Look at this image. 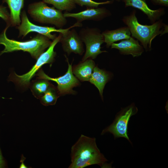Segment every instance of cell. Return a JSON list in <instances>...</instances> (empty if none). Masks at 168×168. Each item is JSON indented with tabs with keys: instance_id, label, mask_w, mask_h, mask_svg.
Returning <instances> with one entry per match:
<instances>
[{
	"instance_id": "cell-10",
	"label": "cell",
	"mask_w": 168,
	"mask_h": 168,
	"mask_svg": "<svg viewBox=\"0 0 168 168\" xmlns=\"http://www.w3.org/2000/svg\"><path fill=\"white\" fill-rule=\"evenodd\" d=\"M59 42L62 44L64 51L68 55L74 53L81 55L84 52L83 42L74 29H70L62 34Z\"/></svg>"
},
{
	"instance_id": "cell-6",
	"label": "cell",
	"mask_w": 168,
	"mask_h": 168,
	"mask_svg": "<svg viewBox=\"0 0 168 168\" xmlns=\"http://www.w3.org/2000/svg\"><path fill=\"white\" fill-rule=\"evenodd\" d=\"M78 34L86 47V52L82 61L89 58L95 59L100 54L107 52L100 50L101 45L104 42V39L98 29L88 27L84 28L80 30Z\"/></svg>"
},
{
	"instance_id": "cell-20",
	"label": "cell",
	"mask_w": 168,
	"mask_h": 168,
	"mask_svg": "<svg viewBox=\"0 0 168 168\" xmlns=\"http://www.w3.org/2000/svg\"><path fill=\"white\" fill-rule=\"evenodd\" d=\"M43 2L52 4L57 9L61 11H70L76 8L73 0H43Z\"/></svg>"
},
{
	"instance_id": "cell-9",
	"label": "cell",
	"mask_w": 168,
	"mask_h": 168,
	"mask_svg": "<svg viewBox=\"0 0 168 168\" xmlns=\"http://www.w3.org/2000/svg\"><path fill=\"white\" fill-rule=\"evenodd\" d=\"M21 20V24L17 27L19 31V36H23L24 37L30 32H35L44 35L52 40H54L57 36L55 34H52L51 33L52 32H56L63 34L73 27L82 26V23L77 22L70 27L65 29H56L54 27L37 26L30 21L25 11L22 12Z\"/></svg>"
},
{
	"instance_id": "cell-12",
	"label": "cell",
	"mask_w": 168,
	"mask_h": 168,
	"mask_svg": "<svg viewBox=\"0 0 168 168\" xmlns=\"http://www.w3.org/2000/svg\"><path fill=\"white\" fill-rule=\"evenodd\" d=\"M111 46V48L118 49L123 54H131L133 57L141 55L144 51L143 47L138 41L131 37L119 43H113Z\"/></svg>"
},
{
	"instance_id": "cell-22",
	"label": "cell",
	"mask_w": 168,
	"mask_h": 168,
	"mask_svg": "<svg viewBox=\"0 0 168 168\" xmlns=\"http://www.w3.org/2000/svg\"><path fill=\"white\" fill-rule=\"evenodd\" d=\"M0 17L10 24V14H9L6 7L0 6Z\"/></svg>"
},
{
	"instance_id": "cell-21",
	"label": "cell",
	"mask_w": 168,
	"mask_h": 168,
	"mask_svg": "<svg viewBox=\"0 0 168 168\" xmlns=\"http://www.w3.org/2000/svg\"><path fill=\"white\" fill-rule=\"evenodd\" d=\"M75 4H77L82 7L83 6L87 7V8H97L100 5L108 4L110 1H107L103 2H96L92 0H73Z\"/></svg>"
},
{
	"instance_id": "cell-2",
	"label": "cell",
	"mask_w": 168,
	"mask_h": 168,
	"mask_svg": "<svg viewBox=\"0 0 168 168\" xmlns=\"http://www.w3.org/2000/svg\"><path fill=\"white\" fill-rule=\"evenodd\" d=\"M10 26H8L0 34V44L5 47L4 50L1 52L0 55L4 53L22 50L28 52L33 58L37 60L52 42L48 37L40 34L31 40L25 41L10 39L6 35L7 30Z\"/></svg>"
},
{
	"instance_id": "cell-4",
	"label": "cell",
	"mask_w": 168,
	"mask_h": 168,
	"mask_svg": "<svg viewBox=\"0 0 168 168\" xmlns=\"http://www.w3.org/2000/svg\"><path fill=\"white\" fill-rule=\"evenodd\" d=\"M28 12L34 20L39 22L54 25L62 28L67 21L61 11L54 7H48L45 3L39 2L29 5Z\"/></svg>"
},
{
	"instance_id": "cell-1",
	"label": "cell",
	"mask_w": 168,
	"mask_h": 168,
	"mask_svg": "<svg viewBox=\"0 0 168 168\" xmlns=\"http://www.w3.org/2000/svg\"><path fill=\"white\" fill-rule=\"evenodd\" d=\"M69 168H83L96 164L104 167L108 161L97 147L96 138L82 134L71 149Z\"/></svg>"
},
{
	"instance_id": "cell-18",
	"label": "cell",
	"mask_w": 168,
	"mask_h": 168,
	"mask_svg": "<svg viewBox=\"0 0 168 168\" xmlns=\"http://www.w3.org/2000/svg\"><path fill=\"white\" fill-rule=\"evenodd\" d=\"M51 85L48 80L37 78L30 82L29 86L33 96L39 99Z\"/></svg>"
},
{
	"instance_id": "cell-14",
	"label": "cell",
	"mask_w": 168,
	"mask_h": 168,
	"mask_svg": "<svg viewBox=\"0 0 168 168\" xmlns=\"http://www.w3.org/2000/svg\"><path fill=\"white\" fill-rule=\"evenodd\" d=\"M125 7L131 6L143 12L152 22H155L163 14L162 9L152 10L149 8L143 0H124Z\"/></svg>"
},
{
	"instance_id": "cell-11",
	"label": "cell",
	"mask_w": 168,
	"mask_h": 168,
	"mask_svg": "<svg viewBox=\"0 0 168 168\" xmlns=\"http://www.w3.org/2000/svg\"><path fill=\"white\" fill-rule=\"evenodd\" d=\"M63 14L65 18L72 17L77 22L81 23L85 20L100 21L107 16L110 13L109 11L104 8H87L85 10L77 13L65 12Z\"/></svg>"
},
{
	"instance_id": "cell-5",
	"label": "cell",
	"mask_w": 168,
	"mask_h": 168,
	"mask_svg": "<svg viewBox=\"0 0 168 168\" xmlns=\"http://www.w3.org/2000/svg\"><path fill=\"white\" fill-rule=\"evenodd\" d=\"M61 35L62 34L60 33L58 36L53 40L48 49L39 56L35 63L28 72L21 75H17L15 72H12L9 77V80L21 86H29L30 80L41 67L45 64L52 63L54 61L56 54L54 50V48L59 42Z\"/></svg>"
},
{
	"instance_id": "cell-19",
	"label": "cell",
	"mask_w": 168,
	"mask_h": 168,
	"mask_svg": "<svg viewBox=\"0 0 168 168\" xmlns=\"http://www.w3.org/2000/svg\"><path fill=\"white\" fill-rule=\"evenodd\" d=\"M59 96L57 88L52 84L39 99L40 103L44 105H54Z\"/></svg>"
},
{
	"instance_id": "cell-26",
	"label": "cell",
	"mask_w": 168,
	"mask_h": 168,
	"mask_svg": "<svg viewBox=\"0 0 168 168\" xmlns=\"http://www.w3.org/2000/svg\"></svg>"
},
{
	"instance_id": "cell-17",
	"label": "cell",
	"mask_w": 168,
	"mask_h": 168,
	"mask_svg": "<svg viewBox=\"0 0 168 168\" xmlns=\"http://www.w3.org/2000/svg\"><path fill=\"white\" fill-rule=\"evenodd\" d=\"M7 3L10 11V24L13 26L20 25L21 11L24 6V0H3Z\"/></svg>"
},
{
	"instance_id": "cell-8",
	"label": "cell",
	"mask_w": 168,
	"mask_h": 168,
	"mask_svg": "<svg viewBox=\"0 0 168 168\" xmlns=\"http://www.w3.org/2000/svg\"><path fill=\"white\" fill-rule=\"evenodd\" d=\"M68 63V70L63 75L56 78L51 77L47 75L42 69H40L36 76V78L42 79L55 82L58 85L57 89L60 95L68 94H74L76 92L73 90L74 87L79 86L80 82L77 78L74 76L72 71V64H70L68 59L65 55Z\"/></svg>"
},
{
	"instance_id": "cell-15",
	"label": "cell",
	"mask_w": 168,
	"mask_h": 168,
	"mask_svg": "<svg viewBox=\"0 0 168 168\" xmlns=\"http://www.w3.org/2000/svg\"><path fill=\"white\" fill-rule=\"evenodd\" d=\"M104 39V42L107 47H110L117 41L130 38L131 32L128 27H121L115 30H107L102 33Z\"/></svg>"
},
{
	"instance_id": "cell-25",
	"label": "cell",
	"mask_w": 168,
	"mask_h": 168,
	"mask_svg": "<svg viewBox=\"0 0 168 168\" xmlns=\"http://www.w3.org/2000/svg\"><path fill=\"white\" fill-rule=\"evenodd\" d=\"M24 157L23 156H22L21 159V163L20 165V168H27V166L24 164V161L25 160L24 159Z\"/></svg>"
},
{
	"instance_id": "cell-23",
	"label": "cell",
	"mask_w": 168,
	"mask_h": 168,
	"mask_svg": "<svg viewBox=\"0 0 168 168\" xmlns=\"http://www.w3.org/2000/svg\"><path fill=\"white\" fill-rule=\"evenodd\" d=\"M6 165V162L3 156L0 146V168H5Z\"/></svg>"
},
{
	"instance_id": "cell-16",
	"label": "cell",
	"mask_w": 168,
	"mask_h": 168,
	"mask_svg": "<svg viewBox=\"0 0 168 168\" xmlns=\"http://www.w3.org/2000/svg\"><path fill=\"white\" fill-rule=\"evenodd\" d=\"M110 77L109 73L96 66L94 68L92 73L89 81L97 88L102 99L104 89Z\"/></svg>"
},
{
	"instance_id": "cell-24",
	"label": "cell",
	"mask_w": 168,
	"mask_h": 168,
	"mask_svg": "<svg viewBox=\"0 0 168 168\" xmlns=\"http://www.w3.org/2000/svg\"><path fill=\"white\" fill-rule=\"evenodd\" d=\"M155 2L162 5L167 6L168 4V0H153Z\"/></svg>"
},
{
	"instance_id": "cell-7",
	"label": "cell",
	"mask_w": 168,
	"mask_h": 168,
	"mask_svg": "<svg viewBox=\"0 0 168 168\" xmlns=\"http://www.w3.org/2000/svg\"><path fill=\"white\" fill-rule=\"evenodd\" d=\"M137 111L133 104L123 109L117 114L112 124L102 131L101 135L109 132L113 135L115 139L123 137L132 143L128 136V124L131 117L135 114Z\"/></svg>"
},
{
	"instance_id": "cell-13",
	"label": "cell",
	"mask_w": 168,
	"mask_h": 168,
	"mask_svg": "<svg viewBox=\"0 0 168 168\" xmlns=\"http://www.w3.org/2000/svg\"><path fill=\"white\" fill-rule=\"evenodd\" d=\"M95 63L91 59L82 61L72 68L73 73L82 81H89L95 67Z\"/></svg>"
},
{
	"instance_id": "cell-3",
	"label": "cell",
	"mask_w": 168,
	"mask_h": 168,
	"mask_svg": "<svg viewBox=\"0 0 168 168\" xmlns=\"http://www.w3.org/2000/svg\"><path fill=\"white\" fill-rule=\"evenodd\" d=\"M123 21L127 26L133 37L141 43L147 51L151 47L152 40L157 36L167 32V28L161 21H156L151 25H144L139 23L133 12L129 16L124 17Z\"/></svg>"
}]
</instances>
